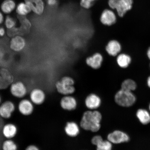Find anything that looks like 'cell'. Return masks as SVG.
I'll list each match as a JSON object with an SVG mask.
<instances>
[{
	"mask_svg": "<svg viewBox=\"0 0 150 150\" xmlns=\"http://www.w3.org/2000/svg\"><path fill=\"white\" fill-rule=\"evenodd\" d=\"M102 115L97 110H88L84 112L80 122L82 128L93 132L98 131L100 128Z\"/></svg>",
	"mask_w": 150,
	"mask_h": 150,
	"instance_id": "cell-1",
	"label": "cell"
},
{
	"mask_svg": "<svg viewBox=\"0 0 150 150\" xmlns=\"http://www.w3.org/2000/svg\"><path fill=\"white\" fill-rule=\"evenodd\" d=\"M115 100L119 105L124 107H129L135 102L136 98L131 92L121 89L116 94Z\"/></svg>",
	"mask_w": 150,
	"mask_h": 150,
	"instance_id": "cell-2",
	"label": "cell"
},
{
	"mask_svg": "<svg viewBox=\"0 0 150 150\" xmlns=\"http://www.w3.org/2000/svg\"><path fill=\"white\" fill-rule=\"evenodd\" d=\"M74 81L72 78L69 76L63 77L56 84L58 92L64 95H68L74 92Z\"/></svg>",
	"mask_w": 150,
	"mask_h": 150,
	"instance_id": "cell-3",
	"label": "cell"
},
{
	"mask_svg": "<svg viewBox=\"0 0 150 150\" xmlns=\"http://www.w3.org/2000/svg\"><path fill=\"white\" fill-rule=\"evenodd\" d=\"M10 92L13 96L18 98L25 97L27 93V87L21 81L13 83L10 86Z\"/></svg>",
	"mask_w": 150,
	"mask_h": 150,
	"instance_id": "cell-4",
	"label": "cell"
},
{
	"mask_svg": "<svg viewBox=\"0 0 150 150\" xmlns=\"http://www.w3.org/2000/svg\"><path fill=\"white\" fill-rule=\"evenodd\" d=\"M13 76L7 69H2L0 70V89L7 88L13 83Z\"/></svg>",
	"mask_w": 150,
	"mask_h": 150,
	"instance_id": "cell-5",
	"label": "cell"
},
{
	"mask_svg": "<svg viewBox=\"0 0 150 150\" xmlns=\"http://www.w3.org/2000/svg\"><path fill=\"white\" fill-rule=\"evenodd\" d=\"M108 139L112 143L119 144L128 142L129 137L125 133L119 130H116L108 134Z\"/></svg>",
	"mask_w": 150,
	"mask_h": 150,
	"instance_id": "cell-6",
	"label": "cell"
},
{
	"mask_svg": "<svg viewBox=\"0 0 150 150\" xmlns=\"http://www.w3.org/2000/svg\"><path fill=\"white\" fill-rule=\"evenodd\" d=\"M16 110L14 103L10 101L4 102L0 105V117L4 119L10 118Z\"/></svg>",
	"mask_w": 150,
	"mask_h": 150,
	"instance_id": "cell-7",
	"label": "cell"
},
{
	"mask_svg": "<svg viewBox=\"0 0 150 150\" xmlns=\"http://www.w3.org/2000/svg\"><path fill=\"white\" fill-rule=\"evenodd\" d=\"M33 103L28 99H22L19 103L18 109L20 113L24 116H29L34 110Z\"/></svg>",
	"mask_w": 150,
	"mask_h": 150,
	"instance_id": "cell-8",
	"label": "cell"
},
{
	"mask_svg": "<svg viewBox=\"0 0 150 150\" xmlns=\"http://www.w3.org/2000/svg\"><path fill=\"white\" fill-rule=\"evenodd\" d=\"M30 99L33 104L40 105L44 102L45 99V94L42 89L39 88L33 89L30 95Z\"/></svg>",
	"mask_w": 150,
	"mask_h": 150,
	"instance_id": "cell-9",
	"label": "cell"
},
{
	"mask_svg": "<svg viewBox=\"0 0 150 150\" xmlns=\"http://www.w3.org/2000/svg\"><path fill=\"white\" fill-rule=\"evenodd\" d=\"M116 16L114 13L110 9H106L103 11L101 15L100 20L104 25H111L115 23Z\"/></svg>",
	"mask_w": 150,
	"mask_h": 150,
	"instance_id": "cell-10",
	"label": "cell"
},
{
	"mask_svg": "<svg viewBox=\"0 0 150 150\" xmlns=\"http://www.w3.org/2000/svg\"><path fill=\"white\" fill-rule=\"evenodd\" d=\"M25 2L35 14L41 15L44 12L45 7L43 0H25Z\"/></svg>",
	"mask_w": 150,
	"mask_h": 150,
	"instance_id": "cell-11",
	"label": "cell"
},
{
	"mask_svg": "<svg viewBox=\"0 0 150 150\" xmlns=\"http://www.w3.org/2000/svg\"><path fill=\"white\" fill-rule=\"evenodd\" d=\"M101 99L98 96L95 94L92 93L86 97L85 103L86 107L89 109H96L100 106Z\"/></svg>",
	"mask_w": 150,
	"mask_h": 150,
	"instance_id": "cell-12",
	"label": "cell"
},
{
	"mask_svg": "<svg viewBox=\"0 0 150 150\" xmlns=\"http://www.w3.org/2000/svg\"><path fill=\"white\" fill-rule=\"evenodd\" d=\"M103 57L100 53H96L86 59L87 64L92 68L97 69L100 67L103 61Z\"/></svg>",
	"mask_w": 150,
	"mask_h": 150,
	"instance_id": "cell-13",
	"label": "cell"
},
{
	"mask_svg": "<svg viewBox=\"0 0 150 150\" xmlns=\"http://www.w3.org/2000/svg\"><path fill=\"white\" fill-rule=\"evenodd\" d=\"M26 42L25 39L23 37L16 35L13 38L10 44L11 49L15 52L21 51L25 47Z\"/></svg>",
	"mask_w": 150,
	"mask_h": 150,
	"instance_id": "cell-14",
	"label": "cell"
},
{
	"mask_svg": "<svg viewBox=\"0 0 150 150\" xmlns=\"http://www.w3.org/2000/svg\"><path fill=\"white\" fill-rule=\"evenodd\" d=\"M133 0H120L117 10L118 15L123 17L126 13L132 8Z\"/></svg>",
	"mask_w": 150,
	"mask_h": 150,
	"instance_id": "cell-15",
	"label": "cell"
},
{
	"mask_svg": "<svg viewBox=\"0 0 150 150\" xmlns=\"http://www.w3.org/2000/svg\"><path fill=\"white\" fill-rule=\"evenodd\" d=\"M60 104L63 109L68 110H74L77 106L76 99L69 96L63 97L61 100Z\"/></svg>",
	"mask_w": 150,
	"mask_h": 150,
	"instance_id": "cell-16",
	"label": "cell"
},
{
	"mask_svg": "<svg viewBox=\"0 0 150 150\" xmlns=\"http://www.w3.org/2000/svg\"><path fill=\"white\" fill-rule=\"evenodd\" d=\"M2 132L4 137L7 139H11L17 134L18 128L13 124L8 123L3 127Z\"/></svg>",
	"mask_w": 150,
	"mask_h": 150,
	"instance_id": "cell-17",
	"label": "cell"
},
{
	"mask_svg": "<svg viewBox=\"0 0 150 150\" xmlns=\"http://www.w3.org/2000/svg\"><path fill=\"white\" fill-rule=\"evenodd\" d=\"M121 47L120 43L117 40L110 41L106 47V51L110 55L115 56L120 52Z\"/></svg>",
	"mask_w": 150,
	"mask_h": 150,
	"instance_id": "cell-18",
	"label": "cell"
},
{
	"mask_svg": "<svg viewBox=\"0 0 150 150\" xmlns=\"http://www.w3.org/2000/svg\"><path fill=\"white\" fill-rule=\"evenodd\" d=\"M65 131L67 135L75 137L79 134L80 130L78 125L74 122H68L65 127Z\"/></svg>",
	"mask_w": 150,
	"mask_h": 150,
	"instance_id": "cell-19",
	"label": "cell"
},
{
	"mask_svg": "<svg viewBox=\"0 0 150 150\" xmlns=\"http://www.w3.org/2000/svg\"><path fill=\"white\" fill-rule=\"evenodd\" d=\"M16 7V3L13 0H5L2 3L1 9L5 14H8L12 12Z\"/></svg>",
	"mask_w": 150,
	"mask_h": 150,
	"instance_id": "cell-20",
	"label": "cell"
},
{
	"mask_svg": "<svg viewBox=\"0 0 150 150\" xmlns=\"http://www.w3.org/2000/svg\"><path fill=\"white\" fill-rule=\"evenodd\" d=\"M137 117L142 124L147 125L150 122V115L147 110L139 109L137 112Z\"/></svg>",
	"mask_w": 150,
	"mask_h": 150,
	"instance_id": "cell-21",
	"label": "cell"
},
{
	"mask_svg": "<svg viewBox=\"0 0 150 150\" xmlns=\"http://www.w3.org/2000/svg\"><path fill=\"white\" fill-rule=\"evenodd\" d=\"M131 58L130 56L126 54H122L118 56L117 62L118 65L122 68H126L130 64Z\"/></svg>",
	"mask_w": 150,
	"mask_h": 150,
	"instance_id": "cell-22",
	"label": "cell"
},
{
	"mask_svg": "<svg viewBox=\"0 0 150 150\" xmlns=\"http://www.w3.org/2000/svg\"><path fill=\"white\" fill-rule=\"evenodd\" d=\"M31 11V9L25 2L19 4L16 7V12L20 16H25Z\"/></svg>",
	"mask_w": 150,
	"mask_h": 150,
	"instance_id": "cell-23",
	"label": "cell"
},
{
	"mask_svg": "<svg viewBox=\"0 0 150 150\" xmlns=\"http://www.w3.org/2000/svg\"><path fill=\"white\" fill-rule=\"evenodd\" d=\"M121 89L131 92L134 91L137 88V84L134 80L129 79L125 80L121 84Z\"/></svg>",
	"mask_w": 150,
	"mask_h": 150,
	"instance_id": "cell-24",
	"label": "cell"
},
{
	"mask_svg": "<svg viewBox=\"0 0 150 150\" xmlns=\"http://www.w3.org/2000/svg\"><path fill=\"white\" fill-rule=\"evenodd\" d=\"M18 18L20 23L21 24L20 28L28 32L31 27V24L29 21L25 16H19Z\"/></svg>",
	"mask_w": 150,
	"mask_h": 150,
	"instance_id": "cell-25",
	"label": "cell"
},
{
	"mask_svg": "<svg viewBox=\"0 0 150 150\" xmlns=\"http://www.w3.org/2000/svg\"><path fill=\"white\" fill-rule=\"evenodd\" d=\"M18 147L13 141L11 139H7L4 142L2 149L4 150H16Z\"/></svg>",
	"mask_w": 150,
	"mask_h": 150,
	"instance_id": "cell-26",
	"label": "cell"
},
{
	"mask_svg": "<svg viewBox=\"0 0 150 150\" xmlns=\"http://www.w3.org/2000/svg\"><path fill=\"white\" fill-rule=\"evenodd\" d=\"M96 146L98 150H110L112 149V143L108 140H101Z\"/></svg>",
	"mask_w": 150,
	"mask_h": 150,
	"instance_id": "cell-27",
	"label": "cell"
},
{
	"mask_svg": "<svg viewBox=\"0 0 150 150\" xmlns=\"http://www.w3.org/2000/svg\"><path fill=\"white\" fill-rule=\"evenodd\" d=\"M97 0H81L80 4L81 6L85 9H89Z\"/></svg>",
	"mask_w": 150,
	"mask_h": 150,
	"instance_id": "cell-28",
	"label": "cell"
},
{
	"mask_svg": "<svg viewBox=\"0 0 150 150\" xmlns=\"http://www.w3.org/2000/svg\"><path fill=\"white\" fill-rule=\"evenodd\" d=\"M16 24V21L10 16H7L6 18L5 24L7 29H10L14 27Z\"/></svg>",
	"mask_w": 150,
	"mask_h": 150,
	"instance_id": "cell-29",
	"label": "cell"
},
{
	"mask_svg": "<svg viewBox=\"0 0 150 150\" xmlns=\"http://www.w3.org/2000/svg\"><path fill=\"white\" fill-rule=\"evenodd\" d=\"M19 34V28L15 27L10 29H8L7 31V35L9 37H14L17 35Z\"/></svg>",
	"mask_w": 150,
	"mask_h": 150,
	"instance_id": "cell-30",
	"label": "cell"
},
{
	"mask_svg": "<svg viewBox=\"0 0 150 150\" xmlns=\"http://www.w3.org/2000/svg\"><path fill=\"white\" fill-rule=\"evenodd\" d=\"M119 1L120 0H109L108 5L110 8L116 9L119 4Z\"/></svg>",
	"mask_w": 150,
	"mask_h": 150,
	"instance_id": "cell-31",
	"label": "cell"
},
{
	"mask_svg": "<svg viewBox=\"0 0 150 150\" xmlns=\"http://www.w3.org/2000/svg\"><path fill=\"white\" fill-rule=\"evenodd\" d=\"M103 140L102 137L99 135L94 136L92 139L91 143L93 145L96 146L101 140Z\"/></svg>",
	"mask_w": 150,
	"mask_h": 150,
	"instance_id": "cell-32",
	"label": "cell"
},
{
	"mask_svg": "<svg viewBox=\"0 0 150 150\" xmlns=\"http://www.w3.org/2000/svg\"><path fill=\"white\" fill-rule=\"evenodd\" d=\"M26 149L27 150H38L39 149L36 146L30 145L28 146Z\"/></svg>",
	"mask_w": 150,
	"mask_h": 150,
	"instance_id": "cell-33",
	"label": "cell"
},
{
	"mask_svg": "<svg viewBox=\"0 0 150 150\" xmlns=\"http://www.w3.org/2000/svg\"><path fill=\"white\" fill-rule=\"evenodd\" d=\"M57 3V0H47V3L50 6H55Z\"/></svg>",
	"mask_w": 150,
	"mask_h": 150,
	"instance_id": "cell-34",
	"label": "cell"
},
{
	"mask_svg": "<svg viewBox=\"0 0 150 150\" xmlns=\"http://www.w3.org/2000/svg\"><path fill=\"white\" fill-rule=\"evenodd\" d=\"M5 30L3 28H0V36H3L5 34Z\"/></svg>",
	"mask_w": 150,
	"mask_h": 150,
	"instance_id": "cell-35",
	"label": "cell"
},
{
	"mask_svg": "<svg viewBox=\"0 0 150 150\" xmlns=\"http://www.w3.org/2000/svg\"><path fill=\"white\" fill-rule=\"evenodd\" d=\"M4 20V17L2 13L0 12V24L2 23Z\"/></svg>",
	"mask_w": 150,
	"mask_h": 150,
	"instance_id": "cell-36",
	"label": "cell"
},
{
	"mask_svg": "<svg viewBox=\"0 0 150 150\" xmlns=\"http://www.w3.org/2000/svg\"><path fill=\"white\" fill-rule=\"evenodd\" d=\"M147 55L149 59H150V47L149 49L147 51Z\"/></svg>",
	"mask_w": 150,
	"mask_h": 150,
	"instance_id": "cell-37",
	"label": "cell"
},
{
	"mask_svg": "<svg viewBox=\"0 0 150 150\" xmlns=\"http://www.w3.org/2000/svg\"><path fill=\"white\" fill-rule=\"evenodd\" d=\"M147 84L149 87L150 88V76L148 79Z\"/></svg>",
	"mask_w": 150,
	"mask_h": 150,
	"instance_id": "cell-38",
	"label": "cell"
},
{
	"mask_svg": "<svg viewBox=\"0 0 150 150\" xmlns=\"http://www.w3.org/2000/svg\"><path fill=\"white\" fill-rule=\"evenodd\" d=\"M1 96H0V104H1Z\"/></svg>",
	"mask_w": 150,
	"mask_h": 150,
	"instance_id": "cell-39",
	"label": "cell"
},
{
	"mask_svg": "<svg viewBox=\"0 0 150 150\" xmlns=\"http://www.w3.org/2000/svg\"><path fill=\"white\" fill-rule=\"evenodd\" d=\"M149 110H150V104L149 105Z\"/></svg>",
	"mask_w": 150,
	"mask_h": 150,
	"instance_id": "cell-40",
	"label": "cell"
}]
</instances>
